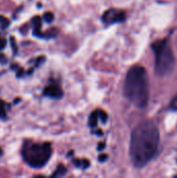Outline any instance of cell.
Returning <instances> with one entry per match:
<instances>
[{"label": "cell", "instance_id": "1", "mask_svg": "<svg viewBox=\"0 0 177 178\" xmlns=\"http://www.w3.org/2000/svg\"><path fill=\"white\" fill-rule=\"evenodd\" d=\"M159 144V132L156 125L146 121L132 130L130 140V158L137 168H143L156 154Z\"/></svg>", "mask_w": 177, "mask_h": 178}, {"label": "cell", "instance_id": "2", "mask_svg": "<svg viewBox=\"0 0 177 178\" xmlns=\"http://www.w3.org/2000/svg\"><path fill=\"white\" fill-rule=\"evenodd\" d=\"M124 96L133 105L144 108L149 100L148 74L142 66H133L128 70L124 81Z\"/></svg>", "mask_w": 177, "mask_h": 178}, {"label": "cell", "instance_id": "3", "mask_svg": "<svg viewBox=\"0 0 177 178\" xmlns=\"http://www.w3.org/2000/svg\"><path fill=\"white\" fill-rule=\"evenodd\" d=\"M155 55V73L157 76H167L175 68V56L168 39L157 40L151 45Z\"/></svg>", "mask_w": 177, "mask_h": 178}, {"label": "cell", "instance_id": "4", "mask_svg": "<svg viewBox=\"0 0 177 178\" xmlns=\"http://www.w3.org/2000/svg\"><path fill=\"white\" fill-rule=\"evenodd\" d=\"M51 144H25L22 149L24 160L32 168H42L51 156Z\"/></svg>", "mask_w": 177, "mask_h": 178}, {"label": "cell", "instance_id": "5", "mask_svg": "<svg viewBox=\"0 0 177 178\" xmlns=\"http://www.w3.org/2000/svg\"><path fill=\"white\" fill-rule=\"evenodd\" d=\"M125 13L123 10H118L115 9L107 10L102 16V22L106 25H111V24L118 23V22H123L125 20Z\"/></svg>", "mask_w": 177, "mask_h": 178}, {"label": "cell", "instance_id": "6", "mask_svg": "<svg viewBox=\"0 0 177 178\" xmlns=\"http://www.w3.org/2000/svg\"><path fill=\"white\" fill-rule=\"evenodd\" d=\"M43 94L49 98H52V99H61L64 93H62V90L58 86L50 84V86H47L45 87Z\"/></svg>", "mask_w": 177, "mask_h": 178}, {"label": "cell", "instance_id": "7", "mask_svg": "<svg viewBox=\"0 0 177 178\" xmlns=\"http://www.w3.org/2000/svg\"><path fill=\"white\" fill-rule=\"evenodd\" d=\"M98 119H99V111H95L91 115H90L89 118V126L91 128H95L97 126Z\"/></svg>", "mask_w": 177, "mask_h": 178}, {"label": "cell", "instance_id": "8", "mask_svg": "<svg viewBox=\"0 0 177 178\" xmlns=\"http://www.w3.org/2000/svg\"><path fill=\"white\" fill-rule=\"evenodd\" d=\"M67 173V169L64 165H58L56 168L55 172L52 174V177H58V176H64Z\"/></svg>", "mask_w": 177, "mask_h": 178}, {"label": "cell", "instance_id": "9", "mask_svg": "<svg viewBox=\"0 0 177 178\" xmlns=\"http://www.w3.org/2000/svg\"><path fill=\"white\" fill-rule=\"evenodd\" d=\"M0 24H1V28L5 29L10 26V22L9 19H6L5 17H3V16H0Z\"/></svg>", "mask_w": 177, "mask_h": 178}, {"label": "cell", "instance_id": "10", "mask_svg": "<svg viewBox=\"0 0 177 178\" xmlns=\"http://www.w3.org/2000/svg\"><path fill=\"white\" fill-rule=\"evenodd\" d=\"M43 19H44V21L47 22V23H51L54 19V16L51 12H46L44 14V16H43Z\"/></svg>", "mask_w": 177, "mask_h": 178}, {"label": "cell", "instance_id": "11", "mask_svg": "<svg viewBox=\"0 0 177 178\" xmlns=\"http://www.w3.org/2000/svg\"><path fill=\"white\" fill-rule=\"evenodd\" d=\"M10 44H12V48H13L14 53L17 54V53H18V47H17V45H16V40H15V38H14L13 35H12V37L10 38Z\"/></svg>", "mask_w": 177, "mask_h": 178}, {"label": "cell", "instance_id": "12", "mask_svg": "<svg viewBox=\"0 0 177 178\" xmlns=\"http://www.w3.org/2000/svg\"><path fill=\"white\" fill-rule=\"evenodd\" d=\"M170 108L173 109V111H177V95L173 98V100L171 101Z\"/></svg>", "mask_w": 177, "mask_h": 178}, {"label": "cell", "instance_id": "13", "mask_svg": "<svg viewBox=\"0 0 177 178\" xmlns=\"http://www.w3.org/2000/svg\"><path fill=\"white\" fill-rule=\"evenodd\" d=\"M99 118L101 119V121L103 123H106V121H107V115L103 111H99Z\"/></svg>", "mask_w": 177, "mask_h": 178}, {"label": "cell", "instance_id": "14", "mask_svg": "<svg viewBox=\"0 0 177 178\" xmlns=\"http://www.w3.org/2000/svg\"><path fill=\"white\" fill-rule=\"evenodd\" d=\"M89 167H90V161L88 160H81V166H80L81 169L86 170V168H89Z\"/></svg>", "mask_w": 177, "mask_h": 178}, {"label": "cell", "instance_id": "15", "mask_svg": "<svg viewBox=\"0 0 177 178\" xmlns=\"http://www.w3.org/2000/svg\"><path fill=\"white\" fill-rule=\"evenodd\" d=\"M23 75H24V69L23 68H19L17 70V73H16V76H17L18 78H20V77H22Z\"/></svg>", "mask_w": 177, "mask_h": 178}, {"label": "cell", "instance_id": "16", "mask_svg": "<svg viewBox=\"0 0 177 178\" xmlns=\"http://www.w3.org/2000/svg\"><path fill=\"white\" fill-rule=\"evenodd\" d=\"M0 118L1 119H5L6 118V111H5L4 106L3 107H0Z\"/></svg>", "mask_w": 177, "mask_h": 178}, {"label": "cell", "instance_id": "17", "mask_svg": "<svg viewBox=\"0 0 177 178\" xmlns=\"http://www.w3.org/2000/svg\"><path fill=\"white\" fill-rule=\"evenodd\" d=\"M107 155L106 154H100L99 156H98V160L100 161V163H104V161L107 160Z\"/></svg>", "mask_w": 177, "mask_h": 178}, {"label": "cell", "instance_id": "18", "mask_svg": "<svg viewBox=\"0 0 177 178\" xmlns=\"http://www.w3.org/2000/svg\"><path fill=\"white\" fill-rule=\"evenodd\" d=\"M6 61H7L6 56H5L4 54L0 53V63H1V64H6Z\"/></svg>", "mask_w": 177, "mask_h": 178}, {"label": "cell", "instance_id": "19", "mask_svg": "<svg viewBox=\"0 0 177 178\" xmlns=\"http://www.w3.org/2000/svg\"><path fill=\"white\" fill-rule=\"evenodd\" d=\"M5 45H6V41L1 39V41H0V50H2L5 47Z\"/></svg>", "mask_w": 177, "mask_h": 178}, {"label": "cell", "instance_id": "20", "mask_svg": "<svg viewBox=\"0 0 177 178\" xmlns=\"http://www.w3.org/2000/svg\"><path fill=\"white\" fill-rule=\"evenodd\" d=\"M16 69H19L18 64H13L12 66H10V70H16Z\"/></svg>", "mask_w": 177, "mask_h": 178}, {"label": "cell", "instance_id": "21", "mask_svg": "<svg viewBox=\"0 0 177 178\" xmlns=\"http://www.w3.org/2000/svg\"><path fill=\"white\" fill-rule=\"evenodd\" d=\"M104 147H105V144L104 143H100L99 144V146H98V150H102V149H104Z\"/></svg>", "mask_w": 177, "mask_h": 178}, {"label": "cell", "instance_id": "22", "mask_svg": "<svg viewBox=\"0 0 177 178\" xmlns=\"http://www.w3.org/2000/svg\"><path fill=\"white\" fill-rule=\"evenodd\" d=\"M20 100H21L20 98H16V99L14 100V104H18V102H19Z\"/></svg>", "mask_w": 177, "mask_h": 178}, {"label": "cell", "instance_id": "23", "mask_svg": "<svg viewBox=\"0 0 177 178\" xmlns=\"http://www.w3.org/2000/svg\"><path fill=\"white\" fill-rule=\"evenodd\" d=\"M95 133H97V135H99V136H102V131L101 130H97Z\"/></svg>", "mask_w": 177, "mask_h": 178}, {"label": "cell", "instance_id": "24", "mask_svg": "<svg viewBox=\"0 0 177 178\" xmlns=\"http://www.w3.org/2000/svg\"><path fill=\"white\" fill-rule=\"evenodd\" d=\"M4 106V102L2 100H0V107H3Z\"/></svg>", "mask_w": 177, "mask_h": 178}, {"label": "cell", "instance_id": "25", "mask_svg": "<svg viewBox=\"0 0 177 178\" xmlns=\"http://www.w3.org/2000/svg\"><path fill=\"white\" fill-rule=\"evenodd\" d=\"M2 152H3V151H2V149H1V148H0V156H1V155H2Z\"/></svg>", "mask_w": 177, "mask_h": 178}, {"label": "cell", "instance_id": "26", "mask_svg": "<svg viewBox=\"0 0 177 178\" xmlns=\"http://www.w3.org/2000/svg\"><path fill=\"white\" fill-rule=\"evenodd\" d=\"M0 41H1V39H0Z\"/></svg>", "mask_w": 177, "mask_h": 178}]
</instances>
